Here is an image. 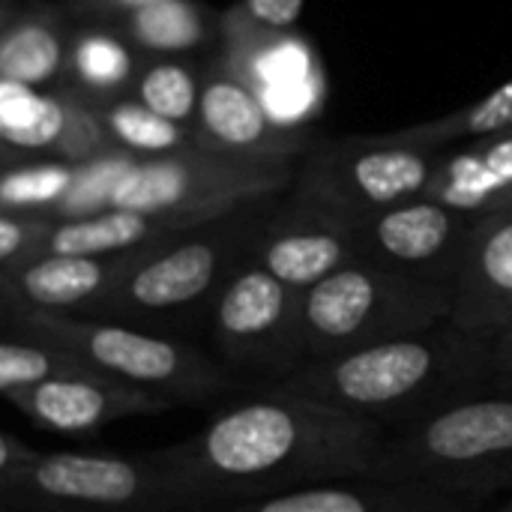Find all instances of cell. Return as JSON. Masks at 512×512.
I'll return each mask as SVG.
<instances>
[{
	"label": "cell",
	"mask_w": 512,
	"mask_h": 512,
	"mask_svg": "<svg viewBox=\"0 0 512 512\" xmlns=\"http://www.w3.org/2000/svg\"><path fill=\"white\" fill-rule=\"evenodd\" d=\"M387 432L285 387L246 390L195 438L162 447L168 468L204 501L228 507L294 489L372 477Z\"/></svg>",
	"instance_id": "cell-1"
},
{
	"label": "cell",
	"mask_w": 512,
	"mask_h": 512,
	"mask_svg": "<svg viewBox=\"0 0 512 512\" xmlns=\"http://www.w3.org/2000/svg\"><path fill=\"white\" fill-rule=\"evenodd\" d=\"M279 387L375 423L387 435L498 390L492 339L474 336L453 321L366 351L309 363Z\"/></svg>",
	"instance_id": "cell-2"
},
{
	"label": "cell",
	"mask_w": 512,
	"mask_h": 512,
	"mask_svg": "<svg viewBox=\"0 0 512 512\" xmlns=\"http://www.w3.org/2000/svg\"><path fill=\"white\" fill-rule=\"evenodd\" d=\"M0 510L9 512H216L159 450L36 453L15 435L0 438Z\"/></svg>",
	"instance_id": "cell-3"
},
{
	"label": "cell",
	"mask_w": 512,
	"mask_h": 512,
	"mask_svg": "<svg viewBox=\"0 0 512 512\" xmlns=\"http://www.w3.org/2000/svg\"><path fill=\"white\" fill-rule=\"evenodd\" d=\"M3 333L51 339L81 357L90 369L165 402L204 408L246 387L228 375L210 354L180 336L141 330L120 321L45 312L3 303Z\"/></svg>",
	"instance_id": "cell-4"
},
{
	"label": "cell",
	"mask_w": 512,
	"mask_h": 512,
	"mask_svg": "<svg viewBox=\"0 0 512 512\" xmlns=\"http://www.w3.org/2000/svg\"><path fill=\"white\" fill-rule=\"evenodd\" d=\"M453 315V291L426 285L372 258L300 294L306 360H330L432 330Z\"/></svg>",
	"instance_id": "cell-5"
},
{
	"label": "cell",
	"mask_w": 512,
	"mask_h": 512,
	"mask_svg": "<svg viewBox=\"0 0 512 512\" xmlns=\"http://www.w3.org/2000/svg\"><path fill=\"white\" fill-rule=\"evenodd\" d=\"M372 477L411 480L474 501L512 489V393L474 396L420 426L387 435Z\"/></svg>",
	"instance_id": "cell-6"
},
{
	"label": "cell",
	"mask_w": 512,
	"mask_h": 512,
	"mask_svg": "<svg viewBox=\"0 0 512 512\" xmlns=\"http://www.w3.org/2000/svg\"><path fill=\"white\" fill-rule=\"evenodd\" d=\"M213 360L246 390L279 387L306 360L300 291L246 261L216 297L204 324Z\"/></svg>",
	"instance_id": "cell-7"
},
{
	"label": "cell",
	"mask_w": 512,
	"mask_h": 512,
	"mask_svg": "<svg viewBox=\"0 0 512 512\" xmlns=\"http://www.w3.org/2000/svg\"><path fill=\"white\" fill-rule=\"evenodd\" d=\"M243 264L219 237H189L162 252H141L90 318L183 339L204 330L216 297Z\"/></svg>",
	"instance_id": "cell-8"
},
{
	"label": "cell",
	"mask_w": 512,
	"mask_h": 512,
	"mask_svg": "<svg viewBox=\"0 0 512 512\" xmlns=\"http://www.w3.org/2000/svg\"><path fill=\"white\" fill-rule=\"evenodd\" d=\"M6 402H12L33 426L63 435H84L117 420L153 417L174 408L153 393L135 390L99 372L54 378L27 390H15L6 396Z\"/></svg>",
	"instance_id": "cell-9"
},
{
	"label": "cell",
	"mask_w": 512,
	"mask_h": 512,
	"mask_svg": "<svg viewBox=\"0 0 512 512\" xmlns=\"http://www.w3.org/2000/svg\"><path fill=\"white\" fill-rule=\"evenodd\" d=\"M378 264L399 270L426 285L456 294L465 261L462 234L453 207L444 204H402L378 216L372 228Z\"/></svg>",
	"instance_id": "cell-10"
},
{
	"label": "cell",
	"mask_w": 512,
	"mask_h": 512,
	"mask_svg": "<svg viewBox=\"0 0 512 512\" xmlns=\"http://www.w3.org/2000/svg\"><path fill=\"white\" fill-rule=\"evenodd\" d=\"M135 252L120 255H42L15 270H3V303L90 318L114 285L135 264Z\"/></svg>",
	"instance_id": "cell-11"
},
{
	"label": "cell",
	"mask_w": 512,
	"mask_h": 512,
	"mask_svg": "<svg viewBox=\"0 0 512 512\" xmlns=\"http://www.w3.org/2000/svg\"><path fill=\"white\" fill-rule=\"evenodd\" d=\"M483 501L450 495L411 480L351 477L294 489L273 498L237 501L225 512H477Z\"/></svg>",
	"instance_id": "cell-12"
},
{
	"label": "cell",
	"mask_w": 512,
	"mask_h": 512,
	"mask_svg": "<svg viewBox=\"0 0 512 512\" xmlns=\"http://www.w3.org/2000/svg\"><path fill=\"white\" fill-rule=\"evenodd\" d=\"M450 321L489 339L512 330V219L471 237Z\"/></svg>",
	"instance_id": "cell-13"
},
{
	"label": "cell",
	"mask_w": 512,
	"mask_h": 512,
	"mask_svg": "<svg viewBox=\"0 0 512 512\" xmlns=\"http://www.w3.org/2000/svg\"><path fill=\"white\" fill-rule=\"evenodd\" d=\"M360 258L363 255H354L351 240L336 228H288L267 237L252 264L303 294Z\"/></svg>",
	"instance_id": "cell-14"
},
{
	"label": "cell",
	"mask_w": 512,
	"mask_h": 512,
	"mask_svg": "<svg viewBox=\"0 0 512 512\" xmlns=\"http://www.w3.org/2000/svg\"><path fill=\"white\" fill-rule=\"evenodd\" d=\"M150 237H153V216L111 207V213L105 216L72 219L51 228L39 258L42 255H120L147 246Z\"/></svg>",
	"instance_id": "cell-15"
},
{
	"label": "cell",
	"mask_w": 512,
	"mask_h": 512,
	"mask_svg": "<svg viewBox=\"0 0 512 512\" xmlns=\"http://www.w3.org/2000/svg\"><path fill=\"white\" fill-rule=\"evenodd\" d=\"M90 369L81 357L66 351L63 345L51 339L21 336V333H3L0 339V393L9 396L15 390H27L54 378H75L90 375Z\"/></svg>",
	"instance_id": "cell-16"
},
{
	"label": "cell",
	"mask_w": 512,
	"mask_h": 512,
	"mask_svg": "<svg viewBox=\"0 0 512 512\" xmlns=\"http://www.w3.org/2000/svg\"><path fill=\"white\" fill-rule=\"evenodd\" d=\"M189 195H192V174L177 162H156L144 168H129L111 198V207L144 213V216H162L186 204Z\"/></svg>",
	"instance_id": "cell-17"
},
{
	"label": "cell",
	"mask_w": 512,
	"mask_h": 512,
	"mask_svg": "<svg viewBox=\"0 0 512 512\" xmlns=\"http://www.w3.org/2000/svg\"><path fill=\"white\" fill-rule=\"evenodd\" d=\"M426 177H429L426 162L405 150H381V153L360 156L354 162V183L360 195L384 210L420 192L426 186Z\"/></svg>",
	"instance_id": "cell-18"
},
{
	"label": "cell",
	"mask_w": 512,
	"mask_h": 512,
	"mask_svg": "<svg viewBox=\"0 0 512 512\" xmlns=\"http://www.w3.org/2000/svg\"><path fill=\"white\" fill-rule=\"evenodd\" d=\"M63 111L57 102L27 90V84H0V132L18 147H45L63 135Z\"/></svg>",
	"instance_id": "cell-19"
},
{
	"label": "cell",
	"mask_w": 512,
	"mask_h": 512,
	"mask_svg": "<svg viewBox=\"0 0 512 512\" xmlns=\"http://www.w3.org/2000/svg\"><path fill=\"white\" fill-rule=\"evenodd\" d=\"M204 120L210 132L228 144H252L264 132V117L237 84H213L204 93Z\"/></svg>",
	"instance_id": "cell-20"
},
{
	"label": "cell",
	"mask_w": 512,
	"mask_h": 512,
	"mask_svg": "<svg viewBox=\"0 0 512 512\" xmlns=\"http://www.w3.org/2000/svg\"><path fill=\"white\" fill-rule=\"evenodd\" d=\"M60 51L51 33L42 27H24L12 33L0 48V72L6 81L36 84L45 81L57 69Z\"/></svg>",
	"instance_id": "cell-21"
},
{
	"label": "cell",
	"mask_w": 512,
	"mask_h": 512,
	"mask_svg": "<svg viewBox=\"0 0 512 512\" xmlns=\"http://www.w3.org/2000/svg\"><path fill=\"white\" fill-rule=\"evenodd\" d=\"M138 33L153 48H183V45L195 42L198 24L186 3L156 0L150 6H144V12L138 18Z\"/></svg>",
	"instance_id": "cell-22"
},
{
	"label": "cell",
	"mask_w": 512,
	"mask_h": 512,
	"mask_svg": "<svg viewBox=\"0 0 512 512\" xmlns=\"http://www.w3.org/2000/svg\"><path fill=\"white\" fill-rule=\"evenodd\" d=\"M141 96L150 111H156L165 120H180L192 111L195 102V84L180 66H156L144 84Z\"/></svg>",
	"instance_id": "cell-23"
},
{
	"label": "cell",
	"mask_w": 512,
	"mask_h": 512,
	"mask_svg": "<svg viewBox=\"0 0 512 512\" xmlns=\"http://www.w3.org/2000/svg\"><path fill=\"white\" fill-rule=\"evenodd\" d=\"M111 126L126 144L141 150H165L177 141V129L171 126V120L159 117L150 108L123 105L111 114Z\"/></svg>",
	"instance_id": "cell-24"
},
{
	"label": "cell",
	"mask_w": 512,
	"mask_h": 512,
	"mask_svg": "<svg viewBox=\"0 0 512 512\" xmlns=\"http://www.w3.org/2000/svg\"><path fill=\"white\" fill-rule=\"evenodd\" d=\"M72 186L69 171L63 168H36V171H18L9 174L0 186V195L9 207L15 204H39L66 195Z\"/></svg>",
	"instance_id": "cell-25"
},
{
	"label": "cell",
	"mask_w": 512,
	"mask_h": 512,
	"mask_svg": "<svg viewBox=\"0 0 512 512\" xmlns=\"http://www.w3.org/2000/svg\"><path fill=\"white\" fill-rule=\"evenodd\" d=\"M129 168H132L129 162H105V165L90 168L87 174L72 180V186L66 192V204L78 213H84L96 204H111V198Z\"/></svg>",
	"instance_id": "cell-26"
},
{
	"label": "cell",
	"mask_w": 512,
	"mask_h": 512,
	"mask_svg": "<svg viewBox=\"0 0 512 512\" xmlns=\"http://www.w3.org/2000/svg\"><path fill=\"white\" fill-rule=\"evenodd\" d=\"M78 69L87 81L96 84H114L129 72V57L120 45L108 39H90L78 51Z\"/></svg>",
	"instance_id": "cell-27"
},
{
	"label": "cell",
	"mask_w": 512,
	"mask_h": 512,
	"mask_svg": "<svg viewBox=\"0 0 512 512\" xmlns=\"http://www.w3.org/2000/svg\"><path fill=\"white\" fill-rule=\"evenodd\" d=\"M258 75L267 87L303 84V81H309V57L294 42L279 45L258 60Z\"/></svg>",
	"instance_id": "cell-28"
},
{
	"label": "cell",
	"mask_w": 512,
	"mask_h": 512,
	"mask_svg": "<svg viewBox=\"0 0 512 512\" xmlns=\"http://www.w3.org/2000/svg\"><path fill=\"white\" fill-rule=\"evenodd\" d=\"M315 93L312 84H285V87H267L264 93V108L276 117V120H294L300 117L309 105H312Z\"/></svg>",
	"instance_id": "cell-29"
},
{
	"label": "cell",
	"mask_w": 512,
	"mask_h": 512,
	"mask_svg": "<svg viewBox=\"0 0 512 512\" xmlns=\"http://www.w3.org/2000/svg\"><path fill=\"white\" fill-rule=\"evenodd\" d=\"M512 123V81L507 87L495 90L486 102H480V108H474L471 114V132H492L501 126Z\"/></svg>",
	"instance_id": "cell-30"
},
{
	"label": "cell",
	"mask_w": 512,
	"mask_h": 512,
	"mask_svg": "<svg viewBox=\"0 0 512 512\" xmlns=\"http://www.w3.org/2000/svg\"><path fill=\"white\" fill-rule=\"evenodd\" d=\"M492 363L498 390L512 393V330L492 336Z\"/></svg>",
	"instance_id": "cell-31"
},
{
	"label": "cell",
	"mask_w": 512,
	"mask_h": 512,
	"mask_svg": "<svg viewBox=\"0 0 512 512\" xmlns=\"http://www.w3.org/2000/svg\"><path fill=\"white\" fill-rule=\"evenodd\" d=\"M300 9H303V0H252V12L270 24H291L297 21Z\"/></svg>",
	"instance_id": "cell-32"
},
{
	"label": "cell",
	"mask_w": 512,
	"mask_h": 512,
	"mask_svg": "<svg viewBox=\"0 0 512 512\" xmlns=\"http://www.w3.org/2000/svg\"><path fill=\"white\" fill-rule=\"evenodd\" d=\"M483 165L486 171L495 177V183L504 189V186H512V141H504L498 147H492L486 156H483Z\"/></svg>",
	"instance_id": "cell-33"
},
{
	"label": "cell",
	"mask_w": 512,
	"mask_h": 512,
	"mask_svg": "<svg viewBox=\"0 0 512 512\" xmlns=\"http://www.w3.org/2000/svg\"><path fill=\"white\" fill-rule=\"evenodd\" d=\"M132 3H144V6H150V3H156V0H132Z\"/></svg>",
	"instance_id": "cell-34"
},
{
	"label": "cell",
	"mask_w": 512,
	"mask_h": 512,
	"mask_svg": "<svg viewBox=\"0 0 512 512\" xmlns=\"http://www.w3.org/2000/svg\"><path fill=\"white\" fill-rule=\"evenodd\" d=\"M0 512H9V510H0ZM216 512H225V507H222V510H216Z\"/></svg>",
	"instance_id": "cell-35"
},
{
	"label": "cell",
	"mask_w": 512,
	"mask_h": 512,
	"mask_svg": "<svg viewBox=\"0 0 512 512\" xmlns=\"http://www.w3.org/2000/svg\"><path fill=\"white\" fill-rule=\"evenodd\" d=\"M501 512H512V507H507V510H501Z\"/></svg>",
	"instance_id": "cell-36"
}]
</instances>
